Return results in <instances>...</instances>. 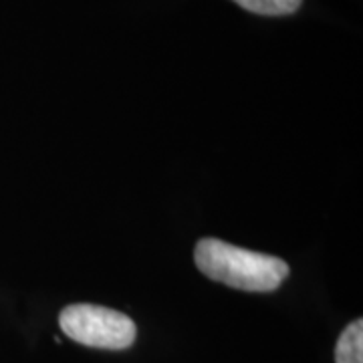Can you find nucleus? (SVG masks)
I'll use <instances>...</instances> for the list:
<instances>
[{"mask_svg":"<svg viewBox=\"0 0 363 363\" xmlns=\"http://www.w3.org/2000/svg\"><path fill=\"white\" fill-rule=\"evenodd\" d=\"M194 260L208 279L248 293H271L289 277V264L283 259L218 238H202L196 245Z\"/></svg>","mask_w":363,"mask_h":363,"instance_id":"1","label":"nucleus"},{"mask_svg":"<svg viewBox=\"0 0 363 363\" xmlns=\"http://www.w3.org/2000/svg\"><path fill=\"white\" fill-rule=\"evenodd\" d=\"M67 337L97 350H128L135 341V323L123 313L99 305H69L59 315Z\"/></svg>","mask_w":363,"mask_h":363,"instance_id":"2","label":"nucleus"},{"mask_svg":"<svg viewBox=\"0 0 363 363\" xmlns=\"http://www.w3.org/2000/svg\"><path fill=\"white\" fill-rule=\"evenodd\" d=\"M335 363H363V321H351L339 335Z\"/></svg>","mask_w":363,"mask_h":363,"instance_id":"3","label":"nucleus"},{"mask_svg":"<svg viewBox=\"0 0 363 363\" xmlns=\"http://www.w3.org/2000/svg\"><path fill=\"white\" fill-rule=\"evenodd\" d=\"M245 11L262 16H286L297 13L303 0H234Z\"/></svg>","mask_w":363,"mask_h":363,"instance_id":"4","label":"nucleus"}]
</instances>
